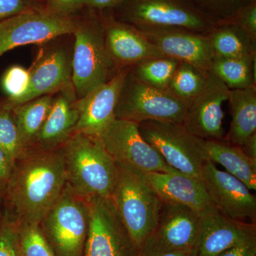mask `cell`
Returning <instances> with one entry per match:
<instances>
[{"label":"cell","instance_id":"obj_5","mask_svg":"<svg viewBox=\"0 0 256 256\" xmlns=\"http://www.w3.org/2000/svg\"><path fill=\"white\" fill-rule=\"evenodd\" d=\"M112 12L138 28H178L208 35L218 23L186 0H124Z\"/></svg>","mask_w":256,"mask_h":256},{"label":"cell","instance_id":"obj_27","mask_svg":"<svg viewBox=\"0 0 256 256\" xmlns=\"http://www.w3.org/2000/svg\"><path fill=\"white\" fill-rule=\"evenodd\" d=\"M180 63L172 58L160 57L142 60L131 67L130 70L140 82L156 88L168 90Z\"/></svg>","mask_w":256,"mask_h":256},{"label":"cell","instance_id":"obj_9","mask_svg":"<svg viewBox=\"0 0 256 256\" xmlns=\"http://www.w3.org/2000/svg\"><path fill=\"white\" fill-rule=\"evenodd\" d=\"M80 16H62L41 8L6 18L0 22V56L16 47L73 35Z\"/></svg>","mask_w":256,"mask_h":256},{"label":"cell","instance_id":"obj_34","mask_svg":"<svg viewBox=\"0 0 256 256\" xmlns=\"http://www.w3.org/2000/svg\"><path fill=\"white\" fill-rule=\"evenodd\" d=\"M227 23L233 24L256 41V0L242 6Z\"/></svg>","mask_w":256,"mask_h":256},{"label":"cell","instance_id":"obj_2","mask_svg":"<svg viewBox=\"0 0 256 256\" xmlns=\"http://www.w3.org/2000/svg\"><path fill=\"white\" fill-rule=\"evenodd\" d=\"M58 150L66 185L74 193L85 198H110L118 168L98 138L75 132Z\"/></svg>","mask_w":256,"mask_h":256},{"label":"cell","instance_id":"obj_37","mask_svg":"<svg viewBox=\"0 0 256 256\" xmlns=\"http://www.w3.org/2000/svg\"><path fill=\"white\" fill-rule=\"evenodd\" d=\"M218 256H256V237L240 242Z\"/></svg>","mask_w":256,"mask_h":256},{"label":"cell","instance_id":"obj_3","mask_svg":"<svg viewBox=\"0 0 256 256\" xmlns=\"http://www.w3.org/2000/svg\"><path fill=\"white\" fill-rule=\"evenodd\" d=\"M73 35L72 84L77 98L80 99L118 72L106 50L100 12L88 9L80 16Z\"/></svg>","mask_w":256,"mask_h":256},{"label":"cell","instance_id":"obj_29","mask_svg":"<svg viewBox=\"0 0 256 256\" xmlns=\"http://www.w3.org/2000/svg\"><path fill=\"white\" fill-rule=\"evenodd\" d=\"M0 146L16 159L24 151L11 106L6 99L0 100Z\"/></svg>","mask_w":256,"mask_h":256},{"label":"cell","instance_id":"obj_14","mask_svg":"<svg viewBox=\"0 0 256 256\" xmlns=\"http://www.w3.org/2000/svg\"><path fill=\"white\" fill-rule=\"evenodd\" d=\"M164 57L210 72L215 56L208 35L178 28H138Z\"/></svg>","mask_w":256,"mask_h":256},{"label":"cell","instance_id":"obj_6","mask_svg":"<svg viewBox=\"0 0 256 256\" xmlns=\"http://www.w3.org/2000/svg\"><path fill=\"white\" fill-rule=\"evenodd\" d=\"M90 215L87 200L66 184L40 225L56 256H84Z\"/></svg>","mask_w":256,"mask_h":256},{"label":"cell","instance_id":"obj_24","mask_svg":"<svg viewBox=\"0 0 256 256\" xmlns=\"http://www.w3.org/2000/svg\"><path fill=\"white\" fill-rule=\"evenodd\" d=\"M53 99L54 95L41 96L12 108L18 138L24 149L34 144L50 112Z\"/></svg>","mask_w":256,"mask_h":256},{"label":"cell","instance_id":"obj_38","mask_svg":"<svg viewBox=\"0 0 256 256\" xmlns=\"http://www.w3.org/2000/svg\"><path fill=\"white\" fill-rule=\"evenodd\" d=\"M15 160L0 146V185H6L14 168Z\"/></svg>","mask_w":256,"mask_h":256},{"label":"cell","instance_id":"obj_36","mask_svg":"<svg viewBox=\"0 0 256 256\" xmlns=\"http://www.w3.org/2000/svg\"><path fill=\"white\" fill-rule=\"evenodd\" d=\"M41 8L44 6L32 0H0V22L15 15Z\"/></svg>","mask_w":256,"mask_h":256},{"label":"cell","instance_id":"obj_28","mask_svg":"<svg viewBox=\"0 0 256 256\" xmlns=\"http://www.w3.org/2000/svg\"><path fill=\"white\" fill-rule=\"evenodd\" d=\"M207 75L190 64L180 62L168 90L190 106L204 86Z\"/></svg>","mask_w":256,"mask_h":256},{"label":"cell","instance_id":"obj_12","mask_svg":"<svg viewBox=\"0 0 256 256\" xmlns=\"http://www.w3.org/2000/svg\"><path fill=\"white\" fill-rule=\"evenodd\" d=\"M201 217L188 207L163 202L156 230L140 252L194 250L200 234Z\"/></svg>","mask_w":256,"mask_h":256},{"label":"cell","instance_id":"obj_1","mask_svg":"<svg viewBox=\"0 0 256 256\" xmlns=\"http://www.w3.org/2000/svg\"><path fill=\"white\" fill-rule=\"evenodd\" d=\"M66 184L58 149L26 148L15 159L5 185L4 207L20 223L40 224L60 198Z\"/></svg>","mask_w":256,"mask_h":256},{"label":"cell","instance_id":"obj_23","mask_svg":"<svg viewBox=\"0 0 256 256\" xmlns=\"http://www.w3.org/2000/svg\"><path fill=\"white\" fill-rule=\"evenodd\" d=\"M232 122L226 140L242 146L256 133V86L229 90Z\"/></svg>","mask_w":256,"mask_h":256},{"label":"cell","instance_id":"obj_41","mask_svg":"<svg viewBox=\"0 0 256 256\" xmlns=\"http://www.w3.org/2000/svg\"><path fill=\"white\" fill-rule=\"evenodd\" d=\"M193 250H168V252H140V256H192Z\"/></svg>","mask_w":256,"mask_h":256},{"label":"cell","instance_id":"obj_26","mask_svg":"<svg viewBox=\"0 0 256 256\" xmlns=\"http://www.w3.org/2000/svg\"><path fill=\"white\" fill-rule=\"evenodd\" d=\"M256 55L238 58L215 57L210 73L228 88L229 90L256 86Z\"/></svg>","mask_w":256,"mask_h":256},{"label":"cell","instance_id":"obj_15","mask_svg":"<svg viewBox=\"0 0 256 256\" xmlns=\"http://www.w3.org/2000/svg\"><path fill=\"white\" fill-rule=\"evenodd\" d=\"M229 90L220 78L208 74L202 92L188 106L183 122L188 132L204 140L224 139L223 105Z\"/></svg>","mask_w":256,"mask_h":256},{"label":"cell","instance_id":"obj_44","mask_svg":"<svg viewBox=\"0 0 256 256\" xmlns=\"http://www.w3.org/2000/svg\"><path fill=\"white\" fill-rule=\"evenodd\" d=\"M192 256H194L193 252H192Z\"/></svg>","mask_w":256,"mask_h":256},{"label":"cell","instance_id":"obj_39","mask_svg":"<svg viewBox=\"0 0 256 256\" xmlns=\"http://www.w3.org/2000/svg\"><path fill=\"white\" fill-rule=\"evenodd\" d=\"M124 1V0H86V8L96 11L114 10L120 6Z\"/></svg>","mask_w":256,"mask_h":256},{"label":"cell","instance_id":"obj_35","mask_svg":"<svg viewBox=\"0 0 256 256\" xmlns=\"http://www.w3.org/2000/svg\"><path fill=\"white\" fill-rule=\"evenodd\" d=\"M44 8L54 14L74 16L86 8V0H44Z\"/></svg>","mask_w":256,"mask_h":256},{"label":"cell","instance_id":"obj_13","mask_svg":"<svg viewBox=\"0 0 256 256\" xmlns=\"http://www.w3.org/2000/svg\"><path fill=\"white\" fill-rule=\"evenodd\" d=\"M203 182L210 201L220 214L232 220L256 224V196L245 184L218 170L210 160L204 166Z\"/></svg>","mask_w":256,"mask_h":256},{"label":"cell","instance_id":"obj_10","mask_svg":"<svg viewBox=\"0 0 256 256\" xmlns=\"http://www.w3.org/2000/svg\"><path fill=\"white\" fill-rule=\"evenodd\" d=\"M98 138L117 165L140 173L176 171L146 142L136 122L116 119Z\"/></svg>","mask_w":256,"mask_h":256},{"label":"cell","instance_id":"obj_21","mask_svg":"<svg viewBox=\"0 0 256 256\" xmlns=\"http://www.w3.org/2000/svg\"><path fill=\"white\" fill-rule=\"evenodd\" d=\"M73 84L54 95L46 120L32 146L58 150L75 132L79 112Z\"/></svg>","mask_w":256,"mask_h":256},{"label":"cell","instance_id":"obj_16","mask_svg":"<svg viewBox=\"0 0 256 256\" xmlns=\"http://www.w3.org/2000/svg\"><path fill=\"white\" fill-rule=\"evenodd\" d=\"M99 12L106 50L116 72L142 60L164 57L136 26L117 20L112 12Z\"/></svg>","mask_w":256,"mask_h":256},{"label":"cell","instance_id":"obj_17","mask_svg":"<svg viewBox=\"0 0 256 256\" xmlns=\"http://www.w3.org/2000/svg\"><path fill=\"white\" fill-rule=\"evenodd\" d=\"M130 68L119 70L105 84L96 88L82 98L77 99L79 118L75 132L100 138L105 132L116 119V106Z\"/></svg>","mask_w":256,"mask_h":256},{"label":"cell","instance_id":"obj_31","mask_svg":"<svg viewBox=\"0 0 256 256\" xmlns=\"http://www.w3.org/2000/svg\"><path fill=\"white\" fill-rule=\"evenodd\" d=\"M210 20L220 24L228 21L249 0H186Z\"/></svg>","mask_w":256,"mask_h":256},{"label":"cell","instance_id":"obj_20","mask_svg":"<svg viewBox=\"0 0 256 256\" xmlns=\"http://www.w3.org/2000/svg\"><path fill=\"white\" fill-rule=\"evenodd\" d=\"M256 237V224L232 220L220 212L201 217L194 256H218L240 242Z\"/></svg>","mask_w":256,"mask_h":256},{"label":"cell","instance_id":"obj_11","mask_svg":"<svg viewBox=\"0 0 256 256\" xmlns=\"http://www.w3.org/2000/svg\"><path fill=\"white\" fill-rule=\"evenodd\" d=\"M90 224L84 256H140L110 198H86Z\"/></svg>","mask_w":256,"mask_h":256},{"label":"cell","instance_id":"obj_19","mask_svg":"<svg viewBox=\"0 0 256 256\" xmlns=\"http://www.w3.org/2000/svg\"><path fill=\"white\" fill-rule=\"evenodd\" d=\"M141 174L162 202L188 207L202 217L218 213L202 180L178 171Z\"/></svg>","mask_w":256,"mask_h":256},{"label":"cell","instance_id":"obj_43","mask_svg":"<svg viewBox=\"0 0 256 256\" xmlns=\"http://www.w3.org/2000/svg\"><path fill=\"white\" fill-rule=\"evenodd\" d=\"M33 2L35 4L40 5V6H44V0H32Z\"/></svg>","mask_w":256,"mask_h":256},{"label":"cell","instance_id":"obj_32","mask_svg":"<svg viewBox=\"0 0 256 256\" xmlns=\"http://www.w3.org/2000/svg\"><path fill=\"white\" fill-rule=\"evenodd\" d=\"M0 256H22L20 247V224L16 217L5 207L0 224Z\"/></svg>","mask_w":256,"mask_h":256},{"label":"cell","instance_id":"obj_45","mask_svg":"<svg viewBox=\"0 0 256 256\" xmlns=\"http://www.w3.org/2000/svg\"><path fill=\"white\" fill-rule=\"evenodd\" d=\"M249 1H254V0H249Z\"/></svg>","mask_w":256,"mask_h":256},{"label":"cell","instance_id":"obj_25","mask_svg":"<svg viewBox=\"0 0 256 256\" xmlns=\"http://www.w3.org/2000/svg\"><path fill=\"white\" fill-rule=\"evenodd\" d=\"M208 38L215 57L238 58L256 55V41L233 24H218Z\"/></svg>","mask_w":256,"mask_h":256},{"label":"cell","instance_id":"obj_7","mask_svg":"<svg viewBox=\"0 0 256 256\" xmlns=\"http://www.w3.org/2000/svg\"><path fill=\"white\" fill-rule=\"evenodd\" d=\"M139 130L170 166L203 182L204 166L208 160L204 140L175 122L146 121L139 124Z\"/></svg>","mask_w":256,"mask_h":256},{"label":"cell","instance_id":"obj_42","mask_svg":"<svg viewBox=\"0 0 256 256\" xmlns=\"http://www.w3.org/2000/svg\"><path fill=\"white\" fill-rule=\"evenodd\" d=\"M4 188L5 185H0V224H1L3 213H4Z\"/></svg>","mask_w":256,"mask_h":256},{"label":"cell","instance_id":"obj_33","mask_svg":"<svg viewBox=\"0 0 256 256\" xmlns=\"http://www.w3.org/2000/svg\"><path fill=\"white\" fill-rule=\"evenodd\" d=\"M30 82V70L21 66H12L5 72L2 78V87L8 96L5 99L10 106L26 94Z\"/></svg>","mask_w":256,"mask_h":256},{"label":"cell","instance_id":"obj_18","mask_svg":"<svg viewBox=\"0 0 256 256\" xmlns=\"http://www.w3.org/2000/svg\"><path fill=\"white\" fill-rule=\"evenodd\" d=\"M34 62L28 92L11 106L24 104L36 98L55 95L72 84V52L64 46L42 50Z\"/></svg>","mask_w":256,"mask_h":256},{"label":"cell","instance_id":"obj_40","mask_svg":"<svg viewBox=\"0 0 256 256\" xmlns=\"http://www.w3.org/2000/svg\"><path fill=\"white\" fill-rule=\"evenodd\" d=\"M240 148L248 156L256 162V133L248 138Z\"/></svg>","mask_w":256,"mask_h":256},{"label":"cell","instance_id":"obj_8","mask_svg":"<svg viewBox=\"0 0 256 256\" xmlns=\"http://www.w3.org/2000/svg\"><path fill=\"white\" fill-rule=\"evenodd\" d=\"M188 107L168 90L140 82L130 70L120 94L116 118L137 124L146 121L183 124Z\"/></svg>","mask_w":256,"mask_h":256},{"label":"cell","instance_id":"obj_4","mask_svg":"<svg viewBox=\"0 0 256 256\" xmlns=\"http://www.w3.org/2000/svg\"><path fill=\"white\" fill-rule=\"evenodd\" d=\"M117 166L118 172L110 200L140 252L156 230L163 202L141 173Z\"/></svg>","mask_w":256,"mask_h":256},{"label":"cell","instance_id":"obj_30","mask_svg":"<svg viewBox=\"0 0 256 256\" xmlns=\"http://www.w3.org/2000/svg\"><path fill=\"white\" fill-rule=\"evenodd\" d=\"M18 224L22 256H56L40 224Z\"/></svg>","mask_w":256,"mask_h":256},{"label":"cell","instance_id":"obj_22","mask_svg":"<svg viewBox=\"0 0 256 256\" xmlns=\"http://www.w3.org/2000/svg\"><path fill=\"white\" fill-rule=\"evenodd\" d=\"M208 160L223 166L226 172L238 178L250 190H256V162L248 156L240 146L225 139L204 140Z\"/></svg>","mask_w":256,"mask_h":256}]
</instances>
